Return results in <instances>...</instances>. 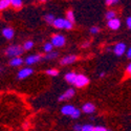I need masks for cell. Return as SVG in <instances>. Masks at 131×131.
<instances>
[{
  "label": "cell",
  "mask_w": 131,
  "mask_h": 131,
  "mask_svg": "<svg viewBox=\"0 0 131 131\" xmlns=\"http://www.w3.org/2000/svg\"><path fill=\"white\" fill-rule=\"evenodd\" d=\"M82 127L83 126H81V125H79V124H77L74 127H73V130L74 131H82Z\"/></svg>",
  "instance_id": "30"
},
{
  "label": "cell",
  "mask_w": 131,
  "mask_h": 131,
  "mask_svg": "<svg viewBox=\"0 0 131 131\" xmlns=\"http://www.w3.org/2000/svg\"><path fill=\"white\" fill-rule=\"evenodd\" d=\"M82 131H94V127L92 125H84L82 127Z\"/></svg>",
  "instance_id": "24"
},
{
  "label": "cell",
  "mask_w": 131,
  "mask_h": 131,
  "mask_svg": "<svg viewBox=\"0 0 131 131\" xmlns=\"http://www.w3.org/2000/svg\"><path fill=\"white\" fill-rule=\"evenodd\" d=\"M75 109H77V108H74L72 105H65V106L62 107L61 112L63 114H65V115H70L71 116L72 113L75 111Z\"/></svg>",
  "instance_id": "6"
},
{
  "label": "cell",
  "mask_w": 131,
  "mask_h": 131,
  "mask_svg": "<svg viewBox=\"0 0 131 131\" xmlns=\"http://www.w3.org/2000/svg\"><path fill=\"white\" fill-rule=\"evenodd\" d=\"M2 35L6 38V39H12L13 37H14V30L12 29V28H4L3 30H2Z\"/></svg>",
  "instance_id": "14"
},
{
  "label": "cell",
  "mask_w": 131,
  "mask_h": 131,
  "mask_svg": "<svg viewBox=\"0 0 131 131\" xmlns=\"http://www.w3.org/2000/svg\"><path fill=\"white\" fill-rule=\"evenodd\" d=\"M115 16H116V13L114 12V10H108V12L106 13V19L108 21H110L112 19H115Z\"/></svg>",
  "instance_id": "16"
},
{
  "label": "cell",
  "mask_w": 131,
  "mask_h": 131,
  "mask_svg": "<svg viewBox=\"0 0 131 131\" xmlns=\"http://www.w3.org/2000/svg\"><path fill=\"white\" fill-rule=\"evenodd\" d=\"M89 83V80L88 78L86 77L84 74H78L77 79H75V82H74V85L77 87H84L86 86L87 84Z\"/></svg>",
  "instance_id": "4"
},
{
  "label": "cell",
  "mask_w": 131,
  "mask_h": 131,
  "mask_svg": "<svg viewBox=\"0 0 131 131\" xmlns=\"http://www.w3.org/2000/svg\"><path fill=\"white\" fill-rule=\"evenodd\" d=\"M80 114H81V112H80V110H79V109H75V111L72 113L71 117H72V118H78V117L80 116Z\"/></svg>",
  "instance_id": "26"
},
{
  "label": "cell",
  "mask_w": 131,
  "mask_h": 131,
  "mask_svg": "<svg viewBox=\"0 0 131 131\" xmlns=\"http://www.w3.org/2000/svg\"><path fill=\"white\" fill-rule=\"evenodd\" d=\"M53 26L57 28H66L70 29L72 27V23L69 22L67 19H63V18H57L53 22Z\"/></svg>",
  "instance_id": "2"
},
{
  "label": "cell",
  "mask_w": 131,
  "mask_h": 131,
  "mask_svg": "<svg viewBox=\"0 0 131 131\" xmlns=\"http://www.w3.org/2000/svg\"><path fill=\"white\" fill-rule=\"evenodd\" d=\"M23 53V48H21L19 45H12L6 48L5 54L7 57H14V58H19V56Z\"/></svg>",
  "instance_id": "1"
},
{
  "label": "cell",
  "mask_w": 131,
  "mask_h": 131,
  "mask_svg": "<svg viewBox=\"0 0 131 131\" xmlns=\"http://www.w3.org/2000/svg\"><path fill=\"white\" fill-rule=\"evenodd\" d=\"M51 44L56 47H62L65 44V38L62 35H54L51 38Z\"/></svg>",
  "instance_id": "3"
},
{
  "label": "cell",
  "mask_w": 131,
  "mask_h": 131,
  "mask_svg": "<svg viewBox=\"0 0 131 131\" xmlns=\"http://www.w3.org/2000/svg\"><path fill=\"white\" fill-rule=\"evenodd\" d=\"M77 77H78V74L75 72H68V73H66V75H65V80L70 84H74Z\"/></svg>",
  "instance_id": "13"
},
{
  "label": "cell",
  "mask_w": 131,
  "mask_h": 131,
  "mask_svg": "<svg viewBox=\"0 0 131 131\" xmlns=\"http://www.w3.org/2000/svg\"><path fill=\"white\" fill-rule=\"evenodd\" d=\"M41 59V56L40 54H34V56H29L25 59V63L27 65H31V64H35L37 62H39Z\"/></svg>",
  "instance_id": "11"
},
{
  "label": "cell",
  "mask_w": 131,
  "mask_h": 131,
  "mask_svg": "<svg viewBox=\"0 0 131 131\" xmlns=\"http://www.w3.org/2000/svg\"><path fill=\"white\" fill-rule=\"evenodd\" d=\"M32 46H34V42H32V41H27V42L24 43L23 48L26 49V50H28V49H30Z\"/></svg>",
  "instance_id": "23"
},
{
  "label": "cell",
  "mask_w": 131,
  "mask_h": 131,
  "mask_svg": "<svg viewBox=\"0 0 131 131\" xmlns=\"http://www.w3.org/2000/svg\"><path fill=\"white\" fill-rule=\"evenodd\" d=\"M46 73H47L48 75H57L59 72H58L57 69H47V70H46Z\"/></svg>",
  "instance_id": "25"
},
{
  "label": "cell",
  "mask_w": 131,
  "mask_h": 131,
  "mask_svg": "<svg viewBox=\"0 0 131 131\" xmlns=\"http://www.w3.org/2000/svg\"><path fill=\"white\" fill-rule=\"evenodd\" d=\"M82 110H83L85 113H92V112H94V110H95V107H94V105H93L92 103H86V104L83 105Z\"/></svg>",
  "instance_id": "12"
},
{
  "label": "cell",
  "mask_w": 131,
  "mask_h": 131,
  "mask_svg": "<svg viewBox=\"0 0 131 131\" xmlns=\"http://www.w3.org/2000/svg\"><path fill=\"white\" fill-rule=\"evenodd\" d=\"M89 45H90V42H85V43H83V45H82V47L86 48V47H88Z\"/></svg>",
  "instance_id": "33"
},
{
  "label": "cell",
  "mask_w": 131,
  "mask_h": 131,
  "mask_svg": "<svg viewBox=\"0 0 131 131\" xmlns=\"http://www.w3.org/2000/svg\"><path fill=\"white\" fill-rule=\"evenodd\" d=\"M126 23H127L128 28H130V29H131V17H128V18H127V20H126Z\"/></svg>",
  "instance_id": "31"
},
{
  "label": "cell",
  "mask_w": 131,
  "mask_h": 131,
  "mask_svg": "<svg viewBox=\"0 0 131 131\" xmlns=\"http://www.w3.org/2000/svg\"><path fill=\"white\" fill-rule=\"evenodd\" d=\"M99 31H100V28L97 27V26H92V27H90V32H91V34H97Z\"/></svg>",
  "instance_id": "27"
},
{
  "label": "cell",
  "mask_w": 131,
  "mask_h": 131,
  "mask_svg": "<svg viewBox=\"0 0 131 131\" xmlns=\"http://www.w3.org/2000/svg\"><path fill=\"white\" fill-rule=\"evenodd\" d=\"M58 56V52H56V51H51V52H49V53H47L46 56H45V59H47V60H49V59H54Z\"/></svg>",
  "instance_id": "22"
},
{
  "label": "cell",
  "mask_w": 131,
  "mask_h": 131,
  "mask_svg": "<svg viewBox=\"0 0 131 131\" xmlns=\"http://www.w3.org/2000/svg\"><path fill=\"white\" fill-rule=\"evenodd\" d=\"M23 63V60L21 58H13L12 60L9 61V64L12 65V66H19Z\"/></svg>",
  "instance_id": "15"
},
{
  "label": "cell",
  "mask_w": 131,
  "mask_h": 131,
  "mask_svg": "<svg viewBox=\"0 0 131 131\" xmlns=\"http://www.w3.org/2000/svg\"><path fill=\"white\" fill-rule=\"evenodd\" d=\"M74 95V90L73 89H68V90H66L63 94H61L60 96H59V101H64V100H69V99H71V97Z\"/></svg>",
  "instance_id": "9"
},
{
  "label": "cell",
  "mask_w": 131,
  "mask_h": 131,
  "mask_svg": "<svg viewBox=\"0 0 131 131\" xmlns=\"http://www.w3.org/2000/svg\"><path fill=\"white\" fill-rule=\"evenodd\" d=\"M44 20L46 21L47 23H49V24H53V22H54V17H53V15H51V14H48V15H46L45 17H44Z\"/></svg>",
  "instance_id": "18"
},
{
  "label": "cell",
  "mask_w": 131,
  "mask_h": 131,
  "mask_svg": "<svg viewBox=\"0 0 131 131\" xmlns=\"http://www.w3.org/2000/svg\"><path fill=\"white\" fill-rule=\"evenodd\" d=\"M118 1H116V0H107L106 1V4L107 5H112V4H115V3H117Z\"/></svg>",
  "instance_id": "29"
},
{
  "label": "cell",
  "mask_w": 131,
  "mask_h": 131,
  "mask_svg": "<svg viewBox=\"0 0 131 131\" xmlns=\"http://www.w3.org/2000/svg\"><path fill=\"white\" fill-rule=\"evenodd\" d=\"M107 25H108V27L110 28V29L115 30V29L119 28V26H121V21H119V19L115 18V19H112V20H110V21H108Z\"/></svg>",
  "instance_id": "7"
},
{
  "label": "cell",
  "mask_w": 131,
  "mask_h": 131,
  "mask_svg": "<svg viewBox=\"0 0 131 131\" xmlns=\"http://www.w3.org/2000/svg\"><path fill=\"white\" fill-rule=\"evenodd\" d=\"M31 73H32V69L29 68V67H26V68L21 69V70L18 72V78H19V79H25V78L28 77V75H30Z\"/></svg>",
  "instance_id": "8"
},
{
  "label": "cell",
  "mask_w": 131,
  "mask_h": 131,
  "mask_svg": "<svg viewBox=\"0 0 131 131\" xmlns=\"http://www.w3.org/2000/svg\"><path fill=\"white\" fill-rule=\"evenodd\" d=\"M67 20L69 21V22H71V23L74 22V16H73L72 10H68V12H67Z\"/></svg>",
  "instance_id": "20"
},
{
  "label": "cell",
  "mask_w": 131,
  "mask_h": 131,
  "mask_svg": "<svg viewBox=\"0 0 131 131\" xmlns=\"http://www.w3.org/2000/svg\"><path fill=\"white\" fill-rule=\"evenodd\" d=\"M78 59L77 56H73V54H70V56H66L64 57L62 60H61V64L62 65H68V64H71L73 62H75Z\"/></svg>",
  "instance_id": "10"
},
{
  "label": "cell",
  "mask_w": 131,
  "mask_h": 131,
  "mask_svg": "<svg viewBox=\"0 0 131 131\" xmlns=\"http://www.w3.org/2000/svg\"><path fill=\"white\" fill-rule=\"evenodd\" d=\"M12 4L15 8H20L21 6H22V1L21 0H12Z\"/></svg>",
  "instance_id": "19"
},
{
  "label": "cell",
  "mask_w": 131,
  "mask_h": 131,
  "mask_svg": "<svg viewBox=\"0 0 131 131\" xmlns=\"http://www.w3.org/2000/svg\"><path fill=\"white\" fill-rule=\"evenodd\" d=\"M10 3H12V0H1L0 1V9L6 8Z\"/></svg>",
  "instance_id": "17"
},
{
  "label": "cell",
  "mask_w": 131,
  "mask_h": 131,
  "mask_svg": "<svg viewBox=\"0 0 131 131\" xmlns=\"http://www.w3.org/2000/svg\"><path fill=\"white\" fill-rule=\"evenodd\" d=\"M126 72H127L128 75H131V63L127 66V68H126Z\"/></svg>",
  "instance_id": "32"
},
{
  "label": "cell",
  "mask_w": 131,
  "mask_h": 131,
  "mask_svg": "<svg viewBox=\"0 0 131 131\" xmlns=\"http://www.w3.org/2000/svg\"><path fill=\"white\" fill-rule=\"evenodd\" d=\"M94 131H110V130H108L102 126H96V127H94Z\"/></svg>",
  "instance_id": "28"
},
{
  "label": "cell",
  "mask_w": 131,
  "mask_h": 131,
  "mask_svg": "<svg viewBox=\"0 0 131 131\" xmlns=\"http://www.w3.org/2000/svg\"><path fill=\"white\" fill-rule=\"evenodd\" d=\"M52 44H51V42H49V43H45L44 44V50L46 51V52H51V50H52Z\"/></svg>",
  "instance_id": "21"
},
{
  "label": "cell",
  "mask_w": 131,
  "mask_h": 131,
  "mask_svg": "<svg viewBox=\"0 0 131 131\" xmlns=\"http://www.w3.org/2000/svg\"><path fill=\"white\" fill-rule=\"evenodd\" d=\"M113 51H114V53L116 54L117 57L123 56V54L125 53V51H126V44L123 43V42L117 43V44H115V46L113 48Z\"/></svg>",
  "instance_id": "5"
},
{
  "label": "cell",
  "mask_w": 131,
  "mask_h": 131,
  "mask_svg": "<svg viewBox=\"0 0 131 131\" xmlns=\"http://www.w3.org/2000/svg\"><path fill=\"white\" fill-rule=\"evenodd\" d=\"M127 57L129 58V59H131V47L128 49V51H127Z\"/></svg>",
  "instance_id": "34"
}]
</instances>
